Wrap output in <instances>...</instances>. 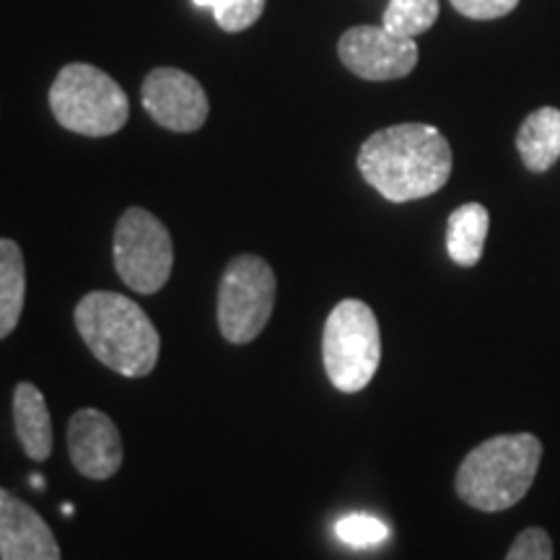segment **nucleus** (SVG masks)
I'll use <instances>...</instances> for the list:
<instances>
[{
    "label": "nucleus",
    "instance_id": "nucleus-15",
    "mask_svg": "<svg viewBox=\"0 0 560 560\" xmlns=\"http://www.w3.org/2000/svg\"><path fill=\"white\" fill-rule=\"evenodd\" d=\"M26 296V265L13 240H0V340L16 330Z\"/></svg>",
    "mask_w": 560,
    "mask_h": 560
},
{
    "label": "nucleus",
    "instance_id": "nucleus-10",
    "mask_svg": "<svg viewBox=\"0 0 560 560\" xmlns=\"http://www.w3.org/2000/svg\"><path fill=\"white\" fill-rule=\"evenodd\" d=\"M68 454L83 478L109 480L122 467V439L115 420L96 408H83L68 423Z\"/></svg>",
    "mask_w": 560,
    "mask_h": 560
},
{
    "label": "nucleus",
    "instance_id": "nucleus-17",
    "mask_svg": "<svg viewBox=\"0 0 560 560\" xmlns=\"http://www.w3.org/2000/svg\"><path fill=\"white\" fill-rule=\"evenodd\" d=\"M192 3L213 11L215 24L229 34L255 26L265 11V0H192Z\"/></svg>",
    "mask_w": 560,
    "mask_h": 560
},
{
    "label": "nucleus",
    "instance_id": "nucleus-18",
    "mask_svg": "<svg viewBox=\"0 0 560 560\" xmlns=\"http://www.w3.org/2000/svg\"><path fill=\"white\" fill-rule=\"evenodd\" d=\"M335 535L350 548H371L389 537V527L371 514H348L335 524Z\"/></svg>",
    "mask_w": 560,
    "mask_h": 560
},
{
    "label": "nucleus",
    "instance_id": "nucleus-12",
    "mask_svg": "<svg viewBox=\"0 0 560 560\" xmlns=\"http://www.w3.org/2000/svg\"><path fill=\"white\" fill-rule=\"evenodd\" d=\"M13 423L26 457L45 462L52 454V420L47 400L32 382H21L13 389Z\"/></svg>",
    "mask_w": 560,
    "mask_h": 560
},
{
    "label": "nucleus",
    "instance_id": "nucleus-4",
    "mask_svg": "<svg viewBox=\"0 0 560 560\" xmlns=\"http://www.w3.org/2000/svg\"><path fill=\"white\" fill-rule=\"evenodd\" d=\"M50 109L62 128L86 138H107L125 128L130 102L120 83L89 62H70L50 86Z\"/></svg>",
    "mask_w": 560,
    "mask_h": 560
},
{
    "label": "nucleus",
    "instance_id": "nucleus-1",
    "mask_svg": "<svg viewBox=\"0 0 560 560\" xmlns=\"http://www.w3.org/2000/svg\"><path fill=\"white\" fill-rule=\"evenodd\" d=\"M452 164L450 140L423 122L376 130L359 151L361 177L389 202L436 195L450 182Z\"/></svg>",
    "mask_w": 560,
    "mask_h": 560
},
{
    "label": "nucleus",
    "instance_id": "nucleus-19",
    "mask_svg": "<svg viewBox=\"0 0 560 560\" xmlns=\"http://www.w3.org/2000/svg\"><path fill=\"white\" fill-rule=\"evenodd\" d=\"M506 560H552V540L542 527H529L516 535Z\"/></svg>",
    "mask_w": 560,
    "mask_h": 560
},
{
    "label": "nucleus",
    "instance_id": "nucleus-16",
    "mask_svg": "<svg viewBox=\"0 0 560 560\" xmlns=\"http://www.w3.org/2000/svg\"><path fill=\"white\" fill-rule=\"evenodd\" d=\"M439 0H389L384 9L382 26L405 39H416L429 32L439 19Z\"/></svg>",
    "mask_w": 560,
    "mask_h": 560
},
{
    "label": "nucleus",
    "instance_id": "nucleus-20",
    "mask_svg": "<svg viewBox=\"0 0 560 560\" xmlns=\"http://www.w3.org/2000/svg\"><path fill=\"white\" fill-rule=\"evenodd\" d=\"M452 5L472 21H493L509 16L520 5V0H452Z\"/></svg>",
    "mask_w": 560,
    "mask_h": 560
},
{
    "label": "nucleus",
    "instance_id": "nucleus-3",
    "mask_svg": "<svg viewBox=\"0 0 560 560\" xmlns=\"http://www.w3.org/2000/svg\"><path fill=\"white\" fill-rule=\"evenodd\" d=\"M542 459V441L532 433L486 439L462 459L454 488L467 506L495 514L529 493Z\"/></svg>",
    "mask_w": 560,
    "mask_h": 560
},
{
    "label": "nucleus",
    "instance_id": "nucleus-7",
    "mask_svg": "<svg viewBox=\"0 0 560 560\" xmlns=\"http://www.w3.org/2000/svg\"><path fill=\"white\" fill-rule=\"evenodd\" d=\"M115 268L130 291L159 293L174 268L170 229L145 208H128L115 229Z\"/></svg>",
    "mask_w": 560,
    "mask_h": 560
},
{
    "label": "nucleus",
    "instance_id": "nucleus-5",
    "mask_svg": "<svg viewBox=\"0 0 560 560\" xmlns=\"http://www.w3.org/2000/svg\"><path fill=\"white\" fill-rule=\"evenodd\" d=\"M322 359L335 389L353 395L369 387L382 361V332L366 301L346 299L330 312L322 332Z\"/></svg>",
    "mask_w": 560,
    "mask_h": 560
},
{
    "label": "nucleus",
    "instance_id": "nucleus-2",
    "mask_svg": "<svg viewBox=\"0 0 560 560\" xmlns=\"http://www.w3.org/2000/svg\"><path fill=\"white\" fill-rule=\"evenodd\" d=\"M75 327L104 366L117 374H151L161 353L159 330L136 301L112 291H91L75 306Z\"/></svg>",
    "mask_w": 560,
    "mask_h": 560
},
{
    "label": "nucleus",
    "instance_id": "nucleus-6",
    "mask_svg": "<svg viewBox=\"0 0 560 560\" xmlns=\"http://www.w3.org/2000/svg\"><path fill=\"white\" fill-rule=\"evenodd\" d=\"M278 280L270 262L240 255L226 265L219 285V330L234 346H247L268 327Z\"/></svg>",
    "mask_w": 560,
    "mask_h": 560
},
{
    "label": "nucleus",
    "instance_id": "nucleus-9",
    "mask_svg": "<svg viewBox=\"0 0 560 560\" xmlns=\"http://www.w3.org/2000/svg\"><path fill=\"white\" fill-rule=\"evenodd\" d=\"M140 96L151 120L172 132H195L208 120L210 104L206 89L179 68L151 70Z\"/></svg>",
    "mask_w": 560,
    "mask_h": 560
},
{
    "label": "nucleus",
    "instance_id": "nucleus-11",
    "mask_svg": "<svg viewBox=\"0 0 560 560\" xmlns=\"http://www.w3.org/2000/svg\"><path fill=\"white\" fill-rule=\"evenodd\" d=\"M0 560H60L50 524L5 488H0Z\"/></svg>",
    "mask_w": 560,
    "mask_h": 560
},
{
    "label": "nucleus",
    "instance_id": "nucleus-8",
    "mask_svg": "<svg viewBox=\"0 0 560 560\" xmlns=\"http://www.w3.org/2000/svg\"><path fill=\"white\" fill-rule=\"evenodd\" d=\"M338 58L363 81H397L418 66V45L384 26H353L338 42Z\"/></svg>",
    "mask_w": 560,
    "mask_h": 560
},
{
    "label": "nucleus",
    "instance_id": "nucleus-13",
    "mask_svg": "<svg viewBox=\"0 0 560 560\" xmlns=\"http://www.w3.org/2000/svg\"><path fill=\"white\" fill-rule=\"evenodd\" d=\"M516 151L529 172L545 174L560 159V109L540 107L524 117L516 132Z\"/></svg>",
    "mask_w": 560,
    "mask_h": 560
},
{
    "label": "nucleus",
    "instance_id": "nucleus-14",
    "mask_svg": "<svg viewBox=\"0 0 560 560\" xmlns=\"http://www.w3.org/2000/svg\"><path fill=\"white\" fill-rule=\"evenodd\" d=\"M490 229V213L480 202H465L454 208L446 221V249L454 265L459 268H475L482 257Z\"/></svg>",
    "mask_w": 560,
    "mask_h": 560
}]
</instances>
